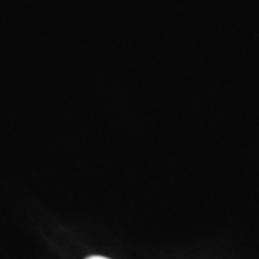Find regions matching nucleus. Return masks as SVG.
Here are the masks:
<instances>
[{"mask_svg": "<svg viewBox=\"0 0 259 259\" xmlns=\"http://www.w3.org/2000/svg\"><path fill=\"white\" fill-rule=\"evenodd\" d=\"M85 259H110V258H105V256H101V255H93V256H88V258Z\"/></svg>", "mask_w": 259, "mask_h": 259, "instance_id": "nucleus-1", "label": "nucleus"}]
</instances>
